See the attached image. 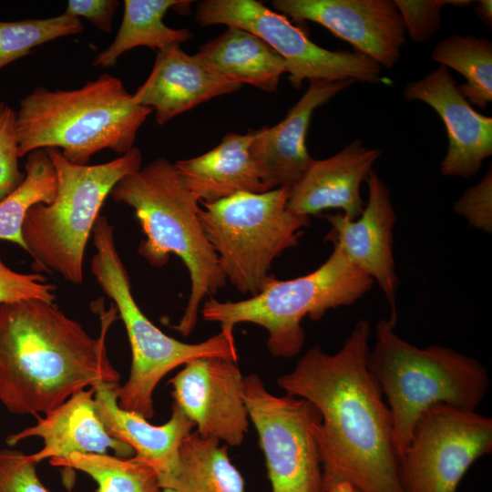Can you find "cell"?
Wrapping results in <instances>:
<instances>
[{
  "mask_svg": "<svg viewBox=\"0 0 492 492\" xmlns=\"http://www.w3.org/2000/svg\"><path fill=\"white\" fill-rule=\"evenodd\" d=\"M370 323L359 320L338 352L310 348L277 379L287 395L321 415L313 435L323 487L348 482L362 492H403L390 410L368 369Z\"/></svg>",
  "mask_w": 492,
  "mask_h": 492,
  "instance_id": "cell-1",
  "label": "cell"
},
{
  "mask_svg": "<svg viewBox=\"0 0 492 492\" xmlns=\"http://www.w3.org/2000/svg\"><path fill=\"white\" fill-rule=\"evenodd\" d=\"M99 313L100 334L55 303L24 300L0 304V402L12 414H46L73 394L97 383L118 384L106 339L118 311Z\"/></svg>",
  "mask_w": 492,
  "mask_h": 492,
  "instance_id": "cell-2",
  "label": "cell"
},
{
  "mask_svg": "<svg viewBox=\"0 0 492 492\" xmlns=\"http://www.w3.org/2000/svg\"><path fill=\"white\" fill-rule=\"evenodd\" d=\"M112 199L134 210L145 236L138 253L160 268L175 254L190 278V292L179 323L174 329L188 336L197 324L200 303L226 283L218 257L199 218V200L181 179L174 163L159 158L121 179L110 192Z\"/></svg>",
  "mask_w": 492,
  "mask_h": 492,
  "instance_id": "cell-3",
  "label": "cell"
},
{
  "mask_svg": "<svg viewBox=\"0 0 492 492\" xmlns=\"http://www.w3.org/2000/svg\"><path fill=\"white\" fill-rule=\"evenodd\" d=\"M153 109L140 106L122 81L105 73L80 88L36 87L20 101L16 113L18 154L57 149L72 163L110 149L123 155Z\"/></svg>",
  "mask_w": 492,
  "mask_h": 492,
  "instance_id": "cell-4",
  "label": "cell"
},
{
  "mask_svg": "<svg viewBox=\"0 0 492 492\" xmlns=\"http://www.w3.org/2000/svg\"><path fill=\"white\" fill-rule=\"evenodd\" d=\"M394 328L386 319L377 323L367 365L387 397L399 459L424 412L437 404L476 411L489 378L477 359L438 344L417 347Z\"/></svg>",
  "mask_w": 492,
  "mask_h": 492,
  "instance_id": "cell-5",
  "label": "cell"
},
{
  "mask_svg": "<svg viewBox=\"0 0 492 492\" xmlns=\"http://www.w3.org/2000/svg\"><path fill=\"white\" fill-rule=\"evenodd\" d=\"M45 149L55 169L56 190L50 203H37L26 212L22 228L26 251L36 271L55 272L79 285L86 247L100 209L114 186L142 167V155L134 146L110 161L79 165L57 149Z\"/></svg>",
  "mask_w": 492,
  "mask_h": 492,
  "instance_id": "cell-6",
  "label": "cell"
},
{
  "mask_svg": "<svg viewBox=\"0 0 492 492\" xmlns=\"http://www.w3.org/2000/svg\"><path fill=\"white\" fill-rule=\"evenodd\" d=\"M92 240L96 252L90 262L91 272L113 301L131 348L128 379L117 388L119 407L150 419L154 416V390L176 367L203 357L238 362L233 334L220 330L203 342L188 343L167 335L151 323L132 294L128 272L116 247L114 227L105 216L97 218Z\"/></svg>",
  "mask_w": 492,
  "mask_h": 492,
  "instance_id": "cell-7",
  "label": "cell"
},
{
  "mask_svg": "<svg viewBox=\"0 0 492 492\" xmlns=\"http://www.w3.org/2000/svg\"><path fill=\"white\" fill-rule=\"evenodd\" d=\"M374 282L355 268L336 247L312 272L290 280L273 277L257 294L237 302L205 301V321L219 323L220 330L233 333L234 326L251 323L268 332L267 347L275 357L298 354L305 342L302 321L320 320L324 313L355 303Z\"/></svg>",
  "mask_w": 492,
  "mask_h": 492,
  "instance_id": "cell-8",
  "label": "cell"
},
{
  "mask_svg": "<svg viewBox=\"0 0 492 492\" xmlns=\"http://www.w3.org/2000/svg\"><path fill=\"white\" fill-rule=\"evenodd\" d=\"M291 187L240 192L213 203H200L199 218L226 280L253 296L274 277L273 261L295 247L309 217L287 208Z\"/></svg>",
  "mask_w": 492,
  "mask_h": 492,
  "instance_id": "cell-9",
  "label": "cell"
},
{
  "mask_svg": "<svg viewBox=\"0 0 492 492\" xmlns=\"http://www.w3.org/2000/svg\"><path fill=\"white\" fill-rule=\"evenodd\" d=\"M196 20L201 26L225 25L246 30L270 46L287 63L289 81L299 88L304 80L381 82L382 67L356 51H332L312 40L287 16L256 0H204Z\"/></svg>",
  "mask_w": 492,
  "mask_h": 492,
  "instance_id": "cell-10",
  "label": "cell"
},
{
  "mask_svg": "<svg viewBox=\"0 0 492 492\" xmlns=\"http://www.w3.org/2000/svg\"><path fill=\"white\" fill-rule=\"evenodd\" d=\"M243 400L259 436L272 492H324L313 426L321 421L309 401L270 393L261 377L243 380Z\"/></svg>",
  "mask_w": 492,
  "mask_h": 492,
  "instance_id": "cell-11",
  "label": "cell"
},
{
  "mask_svg": "<svg viewBox=\"0 0 492 492\" xmlns=\"http://www.w3.org/2000/svg\"><path fill=\"white\" fill-rule=\"evenodd\" d=\"M491 450L490 417L449 405H435L418 418L399 456L403 492H456L471 465Z\"/></svg>",
  "mask_w": 492,
  "mask_h": 492,
  "instance_id": "cell-12",
  "label": "cell"
},
{
  "mask_svg": "<svg viewBox=\"0 0 492 492\" xmlns=\"http://www.w3.org/2000/svg\"><path fill=\"white\" fill-rule=\"evenodd\" d=\"M237 363L222 357L195 359L169 381L173 403L193 422L196 432L232 446L241 445L250 421L242 395L244 377Z\"/></svg>",
  "mask_w": 492,
  "mask_h": 492,
  "instance_id": "cell-13",
  "label": "cell"
},
{
  "mask_svg": "<svg viewBox=\"0 0 492 492\" xmlns=\"http://www.w3.org/2000/svg\"><path fill=\"white\" fill-rule=\"evenodd\" d=\"M273 8L296 22L311 21L381 67L392 68L406 31L394 0H274Z\"/></svg>",
  "mask_w": 492,
  "mask_h": 492,
  "instance_id": "cell-14",
  "label": "cell"
},
{
  "mask_svg": "<svg viewBox=\"0 0 492 492\" xmlns=\"http://www.w3.org/2000/svg\"><path fill=\"white\" fill-rule=\"evenodd\" d=\"M368 200L359 217L350 220L341 212L325 215L332 229L325 237L359 271L380 286L391 309L389 323L397 321L398 278L394 258L396 215L390 190L374 170L366 179Z\"/></svg>",
  "mask_w": 492,
  "mask_h": 492,
  "instance_id": "cell-15",
  "label": "cell"
},
{
  "mask_svg": "<svg viewBox=\"0 0 492 492\" xmlns=\"http://www.w3.org/2000/svg\"><path fill=\"white\" fill-rule=\"evenodd\" d=\"M403 97L427 104L444 122L449 143L441 173L466 179L476 175L492 155V118L471 107L448 69L439 66L424 77L408 82Z\"/></svg>",
  "mask_w": 492,
  "mask_h": 492,
  "instance_id": "cell-16",
  "label": "cell"
},
{
  "mask_svg": "<svg viewBox=\"0 0 492 492\" xmlns=\"http://www.w3.org/2000/svg\"><path fill=\"white\" fill-rule=\"evenodd\" d=\"M354 80L310 81L307 90L273 127L252 130L250 151L267 190L292 187L306 172L313 159L306 147V136L313 112Z\"/></svg>",
  "mask_w": 492,
  "mask_h": 492,
  "instance_id": "cell-17",
  "label": "cell"
},
{
  "mask_svg": "<svg viewBox=\"0 0 492 492\" xmlns=\"http://www.w3.org/2000/svg\"><path fill=\"white\" fill-rule=\"evenodd\" d=\"M380 156L381 149L364 147L357 138L332 157L313 159L302 177L291 187L287 208L307 217L340 210L346 218L356 219L365 205L361 185Z\"/></svg>",
  "mask_w": 492,
  "mask_h": 492,
  "instance_id": "cell-18",
  "label": "cell"
},
{
  "mask_svg": "<svg viewBox=\"0 0 492 492\" xmlns=\"http://www.w3.org/2000/svg\"><path fill=\"white\" fill-rule=\"evenodd\" d=\"M241 87L211 70L196 55H189L175 45L157 52L149 77L133 98L138 105L152 108L157 123L163 125Z\"/></svg>",
  "mask_w": 492,
  "mask_h": 492,
  "instance_id": "cell-19",
  "label": "cell"
},
{
  "mask_svg": "<svg viewBox=\"0 0 492 492\" xmlns=\"http://www.w3.org/2000/svg\"><path fill=\"white\" fill-rule=\"evenodd\" d=\"M118 385L101 382L93 387L97 417L110 436L133 448L135 460L156 471L160 485L176 475L180 444L195 425L175 403L166 423L151 425L141 415L119 407Z\"/></svg>",
  "mask_w": 492,
  "mask_h": 492,
  "instance_id": "cell-20",
  "label": "cell"
},
{
  "mask_svg": "<svg viewBox=\"0 0 492 492\" xmlns=\"http://www.w3.org/2000/svg\"><path fill=\"white\" fill-rule=\"evenodd\" d=\"M94 388L80 390L56 408L37 416V423L7 436L6 443L15 446L21 440L36 436L44 446L31 455L39 463L45 459L63 458L73 452L108 454L112 449L117 456L131 458L135 452L128 445L110 436L97 417Z\"/></svg>",
  "mask_w": 492,
  "mask_h": 492,
  "instance_id": "cell-21",
  "label": "cell"
},
{
  "mask_svg": "<svg viewBox=\"0 0 492 492\" xmlns=\"http://www.w3.org/2000/svg\"><path fill=\"white\" fill-rule=\"evenodd\" d=\"M251 139L252 130L228 133L205 154L174 163L200 203H213L240 192L268 190L250 151Z\"/></svg>",
  "mask_w": 492,
  "mask_h": 492,
  "instance_id": "cell-22",
  "label": "cell"
},
{
  "mask_svg": "<svg viewBox=\"0 0 492 492\" xmlns=\"http://www.w3.org/2000/svg\"><path fill=\"white\" fill-rule=\"evenodd\" d=\"M211 70L237 84L276 92L286 61L257 36L228 26L195 54Z\"/></svg>",
  "mask_w": 492,
  "mask_h": 492,
  "instance_id": "cell-23",
  "label": "cell"
},
{
  "mask_svg": "<svg viewBox=\"0 0 492 492\" xmlns=\"http://www.w3.org/2000/svg\"><path fill=\"white\" fill-rule=\"evenodd\" d=\"M191 1L125 0L121 25L113 42L98 53L93 67H108L125 52L147 46L158 51L189 41L193 34L187 28L174 29L163 22L169 9L188 7Z\"/></svg>",
  "mask_w": 492,
  "mask_h": 492,
  "instance_id": "cell-24",
  "label": "cell"
},
{
  "mask_svg": "<svg viewBox=\"0 0 492 492\" xmlns=\"http://www.w3.org/2000/svg\"><path fill=\"white\" fill-rule=\"evenodd\" d=\"M196 431L182 440L176 475L160 484L177 492H244V480L231 463L228 447Z\"/></svg>",
  "mask_w": 492,
  "mask_h": 492,
  "instance_id": "cell-25",
  "label": "cell"
},
{
  "mask_svg": "<svg viewBox=\"0 0 492 492\" xmlns=\"http://www.w3.org/2000/svg\"><path fill=\"white\" fill-rule=\"evenodd\" d=\"M431 57L466 78L457 88L469 103L485 109L492 101V43L488 39L453 35L436 45Z\"/></svg>",
  "mask_w": 492,
  "mask_h": 492,
  "instance_id": "cell-26",
  "label": "cell"
},
{
  "mask_svg": "<svg viewBox=\"0 0 492 492\" xmlns=\"http://www.w3.org/2000/svg\"><path fill=\"white\" fill-rule=\"evenodd\" d=\"M25 174L22 183L0 201V240L26 251L22 228L26 212L37 203H50L56 190L55 169L46 149L27 154Z\"/></svg>",
  "mask_w": 492,
  "mask_h": 492,
  "instance_id": "cell-27",
  "label": "cell"
},
{
  "mask_svg": "<svg viewBox=\"0 0 492 492\" xmlns=\"http://www.w3.org/2000/svg\"><path fill=\"white\" fill-rule=\"evenodd\" d=\"M49 463L88 475L97 483L95 492H162L156 471L133 457L73 452Z\"/></svg>",
  "mask_w": 492,
  "mask_h": 492,
  "instance_id": "cell-28",
  "label": "cell"
},
{
  "mask_svg": "<svg viewBox=\"0 0 492 492\" xmlns=\"http://www.w3.org/2000/svg\"><path fill=\"white\" fill-rule=\"evenodd\" d=\"M83 30L81 20L65 12L46 18L0 21V69L28 56L38 46Z\"/></svg>",
  "mask_w": 492,
  "mask_h": 492,
  "instance_id": "cell-29",
  "label": "cell"
},
{
  "mask_svg": "<svg viewBox=\"0 0 492 492\" xmlns=\"http://www.w3.org/2000/svg\"><path fill=\"white\" fill-rule=\"evenodd\" d=\"M405 25L406 35L415 43H426L439 30L441 10L446 5L457 7L470 0H394Z\"/></svg>",
  "mask_w": 492,
  "mask_h": 492,
  "instance_id": "cell-30",
  "label": "cell"
},
{
  "mask_svg": "<svg viewBox=\"0 0 492 492\" xmlns=\"http://www.w3.org/2000/svg\"><path fill=\"white\" fill-rule=\"evenodd\" d=\"M16 113L0 101V201L13 192L24 180L18 164Z\"/></svg>",
  "mask_w": 492,
  "mask_h": 492,
  "instance_id": "cell-31",
  "label": "cell"
},
{
  "mask_svg": "<svg viewBox=\"0 0 492 492\" xmlns=\"http://www.w3.org/2000/svg\"><path fill=\"white\" fill-rule=\"evenodd\" d=\"M24 300L55 303L56 285L40 273H21L6 266L0 256V304Z\"/></svg>",
  "mask_w": 492,
  "mask_h": 492,
  "instance_id": "cell-32",
  "label": "cell"
},
{
  "mask_svg": "<svg viewBox=\"0 0 492 492\" xmlns=\"http://www.w3.org/2000/svg\"><path fill=\"white\" fill-rule=\"evenodd\" d=\"M37 464L22 451L0 450V492H50L37 476Z\"/></svg>",
  "mask_w": 492,
  "mask_h": 492,
  "instance_id": "cell-33",
  "label": "cell"
},
{
  "mask_svg": "<svg viewBox=\"0 0 492 492\" xmlns=\"http://www.w3.org/2000/svg\"><path fill=\"white\" fill-rule=\"evenodd\" d=\"M455 211L464 217L470 226L491 232L492 231V170L491 167L482 179L466 189L454 205Z\"/></svg>",
  "mask_w": 492,
  "mask_h": 492,
  "instance_id": "cell-34",
  "label": "cell"
},
{
  "mask_svg": "<svg viewBox=\"0 0 492 492\" xmlns=\"http://www.w3.org/2000/svg\"><path fill=\"white\" fill-rule=\"evenodd\" d=\"M119 5L117 0H70L65 13L84 17L104 33H111L115 12Z\"/></svg>",
  "mask_w": 492,
  "mask_h": 492,
  "instance_id": "cell-35",
  "label": "cell"
},
{
  "mask_svg": "<svg viewBox=\"0 0 492 492\" xmlns=\"http://www.w3.org/2000/svg\"><path fill=\"white\" fill-rule=\"evenodd\" d=\"M475 12L478 18L487 26L492 25V1L479 0L476 2Z\"/></svg>",
  "mask_w": 492,
  "mask_h": 492,
  "instance_id": "cell-36",
  "label": "cell"
},
{
  "mask_svg": "<svg viewBox=\"0 0 492 492\" xmlns=\"http://www.w3.org/2000/svg\"><path fill=\"white\" fill-rule=\"evenodd\" d=\"M324 492H362L348 482H338L325 487Z\"/></svg>",
  "mask_w": 492,
  "mask_h": 492,
  "instance_id": "cell-37",
  "label": "cell"
},
{
  "mask_svg": "<svg viewBox=\"0 0 492 492\" xmlns=\"http://www.w3.org/2000/svg\"><path fill=\"white\" fill-rule=\"evenodd\" d=\"M162 492H177V491L170 488H165V489H162Z\"/></svg>",
  "mask_w": 492,
  "mask_h": 492,
  "instance_id": "cell-38",
  "label": "cell"
}]
</instances>
